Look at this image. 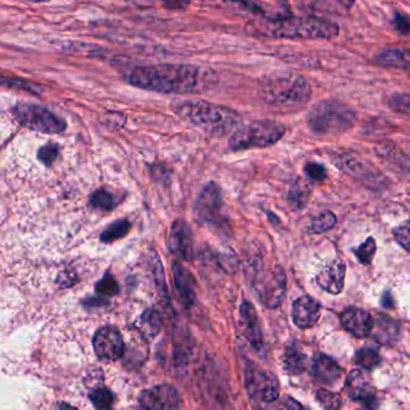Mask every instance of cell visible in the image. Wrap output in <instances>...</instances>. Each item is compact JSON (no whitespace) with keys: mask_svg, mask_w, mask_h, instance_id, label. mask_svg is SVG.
<instances>
[{"mask_svg":"<svg viewBox=\"0 0 410 410\" xmlns=\"http://www.w3.org/2000/svg\"><path fill=\"white\" fill-rule=\"evenodd\" d=\"M265 36L277 39H332L340 26L324 18H282L260 26Z\"/></svg>","mask_w":410,"mask_h":410,"instance_id":"obj_3","label":"cell"},{"mask_svg":"<svg viewBox=\"0 0 410 410\" xmlns=\"http://www.w3.org/2000/svg\"><path fill=\"white\" fill-rule=\"evenodd\" d=\"M397 324L393 321V319L388 318L385 315H377L373 319V328H372L371 335L373 340H377L381 344H390L398 337Z\"/></svg>","mask_w":410,"mask_h":410,"instance_id":"obj_22","label":"cell"},{"mask_svg":"<svg viewBox=\"0 0 410 410\" xmlns=\"http://www.w3.org/2000/svg\"><path fill=\"white\" fill-rule=\"evenodd\" d=\"M333 162L340 170L360 179H373L379 176L370 162H363V159H358L349 154H340L333 159Z\"/></svg>","mask_w":410,"mask_h":410,"instance_id":"obj_20","label":"cell"},{"mask_svg":"<svg viewBox=\"0 0 410 410\" xmlns=\"http://www.w3.org/2000/svg\"><path fill=\"white\" fill-rule=\"evenodd\" d=\"M305 355L302 353L295 345L289 347L288 349L284 351L283 367L285 371L290 374H300L305 371Z\"/></svg>","mask_w":410,"mask_h":410,"instance_id":"obj_26","label":"cell"},{"mask_svg":"<svg viewBox=\"0 0 410 410\" xmlns=\"http://www.w3.org/2000/svg\"><path fill=\"white\" fill-rule=\"evenodd\" d=\"M242 6H245L250 13L260 15L262 17H266L270 21L275 20H282V18H288V9L284 4H270V3H243Z\"/></svg>","mask_w":410,"mask_h":410,"instance_id":"obj_24","label":"cell"},{"mask_svg":"<svg viewBox=\"0 0 410 410\" xmlns=\"http://www.w3.org/2000/svg\"><path fill=\"white\" fill-rule=\"evenodd\" d=\"M377 61L384 66H393L410 73V50L388 48L377 56Z\"/></svg>","mask_w":410,"mask_h":410,"instance_id":"obj_23","label":"cell"},{"mask_svg":"<svg viewBox=\"0 0 410 410\" xmlns=\"http://www.w3.org/2000/svg\"><path fill=\"white\" fill-rule=\"evenodd\" d=\"M130 220L127 218L117 219L109 224L100 234V241L102 243H112L114 241L121 240L130 232Z\"/></svg>","mask_w":410,"mask_h":410,"instance_id":"obj_25","label":"cell"},{"mask_svg":"<svg viewBox=\"0 0 410 410\" xmlns=\"http://www.w3.org/2000/svg\"><path fill=\"white\" fill-rule=\"evenodd\" d=\"M254 287L262 305L275 308L280 305L285 294V275L280 267L255 275Z\"/></svg>","mask_w":410,"mask_h":410,"instance_id":"obj_9","label":"cell"},{"mask_svg":"<svg viewBox=\"0 0 410 410\" xmlns=\"http://www.w3.org/2000/svg\"><path fill=\"white\" fill-rule=\"evenodd\" d=\"M393 24L396 26L401 34H408L410 33V17L403 15V13H396L395 20H393Z\"/></svg>","mask_w":410,"mask_h":410,"instance_id":"obj_41","label":"cell"},{"mask_svg":"<svg viewBox=\"0 0 410 410\" xmlns=\"http://www.w3.org/2000/svg\"><path fill=\"white\" fill-rule=\"evenodd\" d=\"M380 363L379 354L371 348H363L356 354V363L363 370L371 371Z\"/></svg>","mask_w":410,"mask_h":410,"instance_id":"obj_32","label":"cell"},{"mask_svg":"<svg viewBox=\"0 0 410 410\" xmlns=\"http://www.w3.org/2000/svg\"><path fill=\"white\" fill-rule=\"evenodd\" d=\"M182 397L172 385H155L144 390L137 400L139 410H179Z\"/></svg>","mask_w":410,"mask_h":410,"instance_id":"obj_10","label":"cell"},{"mask_svg":"<svg viewBox=\"0 0 410 410\" xmlns=\"http://www.w3.org/2000/svg\"><path fill=\"white\" fill-rule=\"evenodd\" d=\"M96 291L100 295L112 296L119 291L117 280H114V275L111 273H106L96 285Z\"/></svg>","mask_w":410,"mask_h":410,"instance_id":"obj_35","label":"cell"},{"mask_svg":"<svg viewBox=\"0 0 410 410\" xmlns=\"http://www.w3.org/2000/svg\"><path fill=\"white\" fill-rule=\"evenodd\" d=\"M344 278L345 264L340 259H337L320 271L317 277V282L320 288H323L325 291L337 295L344 287Z\"/></svg>","mask_w":410,"mask_h":410,"instance_id":"obj_18","label":"cell"},{"mask_svg":"<svg viewBox=\"0 0 410 410\" xmlns=\"http://www.w3.org/2000/svg\"><path fill=\"white\" fill-rule=\"evenodd\" d=\"M285 134V127L275 121H255L240 127L229 140L232 151L264 149L275 144Z\"/></svg>","mask_w":410,"mask_h":410,"instance_id":"obj_6","label":"cell"},{"mask_svg":"<svg viewBox=\"0 0 410 410\" xmlns=\"http://www.w3.org/2000/svg\"><path fill=\"white\" fill-rule=\"evenodd\" d=\"M11 114L21 127L41 134H61L66 129L64 118L45 106L33 102L20 101L13 106Z\"/></svg>","mask_w":410,"mask_h":410,"instance_id":"obj_7","label":"cell"},{"mask_svg":"<svg viewBox=\"0 0 410 410\" xmlns=\"http://www.w3.org/2000/svg\"><path fill=\"white\" fill-rule=\"evenodd\" d=\"M245 386L250 397L271 403L280 396V384L275 375L257 367H249L245 372Z\"/></svg>","mask_w":410,"mask_h":410,"instance_id":"obj_11","label":"cell"},{"mask_svg":"<svg viewBox=\"0 0 410 410\" xmlns=\"http://www.w3.org/2000/svg\"><path fill=\"white\" fill-rule=\"evenodd\" d=\"M393 235L398 243L410 253V219L403 222L393 230Z\"/></svg>","mask_w":410,"mask_h":410,"instance_id":"obj_38","label":"cell"},{"mask_svg":"<svg viewBox=\"0 0 410 410\" xmlns=\"http://www.w3.org/2000/svg\"><path fill=\"white\" fill-rule=\"evenodd\" d=\"M172 273L179 301L185 308H190L197 300V282L194 275L179 261L172 264Z\"/></svg>","mask_w":410,"mask_h":410,"instance_id":"obj_15","label":"cell"},{"mask_svg":"<svg viewBox=\"0 0 410 410\" xmlns=\"http://www.w3.org/2000/svg\"><path fill=\"white\" fill-rule=\"evenodd\" d=\"M59 410H77L75 407L71 406L69 403H61Z\"/></svg>","mask_w":410,"mask_h":410,"instance_id":"obj_43","label":"cell"},{"mask_svg":"<svg viewBox=\"0 0 410 410\" xmlns=\"http://www.w3.org/2000/svg\"><path fill=\"white\" fill-rule=\"evenodd\" d=\"M345 388L351 400L361 402L368 409L374 408L377 404L374 386L372 385L368 374L361 370H355L348 375Z\"/></svg>","mask_w":410,"mask_h":410,"instance_id":"obj_14","label":"cell"},{"mask_svg":"<svg viewBox=\"0 0 410 410\" xmlns=\"http://www.w3.org/2000/svg\"><path fill=\"white\" fill-rule=\"evenodd\" d=\"M177 116L194 127L207 131L211 135H227L240 128V114L227 106L218 105L200 99H185L172 102Z\"/></svg>","mask_w":410,"mask_h":410,"instance_id":"obj_2","label":"cell"},{"mask_svg":"<svg viewBox=\"0 0 410 410\" xmlns=\"http://www.w3.org/2000/svg\"><path fill=\"white\" fill-rule=\"evenodd\" d=\"M117 206V197L114 192H109L106 188H100L92 192L89 197V207L93 210L114 211Z\"/></svg>","mask_w":410,"mask_h":410,"instance_id":"obj_27","label":"cell"},{"mask_svg":"<svg viewBox=\"0 0 410 410\" xmlns=\"http://www.w3.org/2000/svg\"><path fill=\"white\" fill-rule=\"evenodd\" d=\"M340 321L347 331L356 337H367L371 335L373 328V318L361 308H348L340 315Z\"/></svg>","mask_w":410,"mask_h":410,"instance_id":"obj_16","label":"cell"},{"mask_svg":"<svg viewBox=\"0 0 410 410\" xmlns=\"http://www.w3.org/2000/svg\"><path fill=\"white\" fill-rule=\"evenodd\" d=\"M192 212L200 224L208 227H224L227 213L222 189L215 182H208L202 188L194 202Z\"/></svg>","mask_w":410,"mask_h":410,"instance_id":"obj_8","label":"cell"},{"mask_svg":"<svg viewBox=\"0 0 410 410\" xmlns=\"http://www.w3.org/2000/svg\"><path fill=\"white\" fill-rule=\"evenodd\" d=\"M89 400L98 410H111L114 407V393L104 386H96L89 391Z\"/></svg>","mask_w":410,"mask_h":410,"instance_id":"obj_29","label":"cell"},{"mask_svg":"<svg viewBox=\"0 0 410 410\" xmlns=\"http://www.w3.org/2000/svg\"><path fill=\"white\" fill-rule=\"evenodd\" d=\"M321 305L310 296H302L294 302L293 320L300 328H310L318 323Z\"/></svg>","mask_w":410,"mask_h":410,"instance_id":"obj_17","label":"cell"},{"mask_svg":"<svg viewBox=\"0 0 410 410\" xmlns=\"http://www.w3.org/2000/svg\"><path fill=\"white\" fill-rule=\"evenodd\" d=\"M61 153V147L57 142H47L38 151V159L46 166L52 165L57 160Z\"/></svg>","mask_w":410,"mask_h":410,"instance_id":"obj_34","label":"cell"},{"mask_svg":"<svg viewBox=\"0 0 410 410\" xmlns=\"http://www.w3.org/2000/svg\"><path fill=\"white\" fill-rule=\"evenodd\" d=\"M303 171L308 179L317 181V182H323L328 177V171L325 169V166L318 164V162L305 164Z\"/></svg>","mask_w":410,"mask_h":410,"instance_id":"obj_39","label":"cell"},{"mask_svg":"<svg viewBox=\"0 0 410 410\" xmlns=\"http://www.w3.org/2000/svg\"><path fill=\"white\" fill-rule=\"evenodd\" d=\"M375 252H377V243L373 237L367 238L366 242L361 245H358V248L354 249V253L358 259V261L363 264V265H370L372 260L374 258Z\"/></svg>","mask_w":410,"mask_h":410,"instance_id":"obj_33","label":"cell"},{"mask_svg":"<svg viewBox=\"0 0 410 410\" xmlns=\"http://www.w3.org/2000/svg\"><path fill=\"white\" fill-rule=\"evenodd\" d=\"M260 96L270 105L280 107H301L310 100L312 88L301 75H275L267 79L260 89Z\"/></svg>","mask_w":410,"mask_h":410,"instance_id":"obj_4","label":"cell"},{"mask_svg":"<svg viewBox=\"0 0 410 410\" xmlns=\"http://www.w3.org/2000/svg\"><path fill=\"white\" fill-rule=\"evenodd\" d=\"M3 86H8L9 88H17L21 91L33 93V94H40L43 92V88L36 84V83L29 82L26 79H3L1 81Z\"/></svg>","mask_w":410,"mask_h":410,"instance_id":"obj_37","label":"cell"},{"mask_svg":"<svg viewBox=\"0 0 410 410\" xmlns=\"http://www.w3.org/2000/svg\"><path fill=\"white\" fill-rule=\"evenodd\" d=\"M358 114L338 101H320L310 109L307 122L310 130L320 135H338L354 127Z\"/></svg>","mask_w":410,"mask_h":410,"instance_id":"obj_5","label":"cell"},{"mask_svg":"<svg viewBox=\"0 0 410 410\" xmlns=\"http://www.w3.org/2000/svg\"><path fill=\"white\" fill-rule=\"evenodd\" d=\"M390 105L395 111L410 116V94H400L391 98Z\"/></svg>","mask_w":410,"mask_h":410,"instance_id":"obj_40","label":"cell"},{"mask_svg":"<svg viewBox=\"0 0 410 410\" xmlns=\"http://www.w3.org/2000/svg\"><path fill=\"white\" fill-rule=\"evenodd\" d=\"M240 313L245 338L254 348L259 349L262 345V332L257 310L250 302L245 301L241 305Z\"/></svg>","mask_w":410,"mask_h":410,"instance_id":"obj_19","label":"cell"},{"mask_svg":"<svg viewBox=\"0 0 410 410\" xmlns=\"http://www.w3.org/2000/svg\"><path fill=\"white\" fill-rule=\"evenodd\" d=\"M210 69L188 64H158L136 66L128 74L131 86L162 94H199L210 89L215 82Z\"/></svg>","mask_w":410,"mask_h":410,"instance_id":"obj_1","label":"cell"},{"mask_svg":"<svg viewBox=\"0 0 410 410\" xmlns=\"http://www.w3.org/2000/svg\"><path fill=\"white\" fill-rule=\"evenodd\" d=\"M317 400L325 410H340V404H342L338 395L323 390V388L317 393Z\"/></svg>","mask_w":410,"mask_h":410,"instance_id":"obj_36","label":"cell"},{"mask_svg":"<svg viewBox=\"0 0 410 410\" xmlns=\"http://www.w3.org/2000/svg\"><path fill=\"white\" fill-rule=\"evenodd\" d=\"M96 358L106 363L118 361L124 354V342L121 332L114 326L99 328L93 337Z\"/></svg>","mask_w":410,"mask_h":410,"instance_id":"obj_12","label":"cell"},{"mask_svg":"<svg viewBox=\"0 0 410 410\" xmlns=\"http://www.w3.org/2000/svg\"><path fill=\"white\" fill-rule=\"evenodd\" d=\"M169 248L171 253L183 261L195 259V242L190 225L182 219H176L171 224L169 232Z\"/></svg>","mask_w":410,"mask_h":410,"instance_id":"obj_13","label":"cell"},{"mask_svg":"<svg viewBox=\"0 0 410 410\" xmlns=\"http://www.w3.org/2000/svg\"><path fill=\"white\" fill-rule=\"evenodd\" d=\"M336 223V215L332 213V212H330V211H325L323 213H320L312 219L310 230L315 232V234H321V232H326L328 230H331L332 227H335Z\"/></svg>","mask_w":410,"mask_h":410,"instance_id":"obj_31","label":"cell"},{"mask_svg":"<svg viewBox=\"0 0 410 410\" xmlns=\"http://www.w3.org/2000/svg\"><path fill=\"white\" fill-rule=\"evenodd\" d=\"M342 368L337 365L336 361L325 355H319L314 358L312 365V374L319 383L331 385L336 383L342 377Z\"/></svg>","mask_w":410,"mask_h":410,"instance_id":"obj_21","label":"cell"},{"mask_svg":"<svg viewBox=\"0 0 410 410\" xmlns=\"http://www.w3.org/2000/svg\"><path fill=\"white\" fill-rule=\"evenodd\" d=\"M141 331L144 332L146 336H157L159 331L162 330V315L155 310H147L144 314L141 315L139 320Z\"/></svg>","mask_w":410,"mask_h":410,"instance_id":"obj_28","label":"cell"},{"mask_svg":"<svg viewBox=\"0 0 410 410\" xmlns=\"http://www.w3.org/2000/svg\"><path fill=\"white\" fill-rule=\"evenodd\" d=\"M282 406H283L284 410H307L300 402H297L296 400H294L290 396H287V397L284 398Z\"/></svg>","mask_w":410,"mask_h":410,"instance_id":"obj_42","label":"cell"},{"mask_svg":"<svg viewBox=\"0 0 410 410\" xmlns=\"http://www.w3.org/2000/svg\"><path fill=\"white\" fill-rule=\"evenodd\" d=\"M310 195V185L305 182H296L291 185L290 190H289L288 200L295 210H301L307 205Z\"/></svg>","mask_w":410,"mask_h":410,"instance_id":"obj_30","label":"cell"}]
</instances>
